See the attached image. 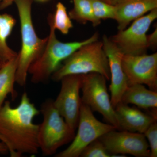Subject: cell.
<instances>
[{"label":"cell","instance_id":"cell-1","mask_svg":"<svg viewBox=\"0 0 157 157\" xmlns=\"http://www.w3.org/2000/svg\"><path fill=\"white\" fill-rule=\"evenodd\" d=\"M39 113L26 92L17 107H12L7 101L0 108V135L6 140L11 157L39 152V124L34 123L33 119Z\"/></svg>","mask_w":157,"mask_h":157},{"label":"cell","instance_id":"cell-2","mask_svg":"<svg viewBox=\"0 0 157 157\" xmlns=\"http://www.w3.org/2000/svg\"><path fill=\"white\" fill-rule=\"evenodd\" d=\"M48 23L50 31L45 48L29 68L31 81L36 84L47 81L64 60L82 45L98 40L99 37L98 33H96L83 41L62 42L57 38L56 30L49 17Z\"/></svg>","mask_w":157,"mask_h":157},{"label":"cell","instance_id":"cell-3","mask_svg":"<svg viewBox=\"0 0 157 157\" xmlns=\"http://www.w3.org/2000/svg\"><path fill=\"white\" fill-rule=\"evenodd\" d=\"M20 22L21 48L18 53L16 82L25 85L29 68L45 48L47 37L40 38L35 30L32 16V0H15Z\"/></svg>","mask_w":157,"mask_h":157},{"label":"cell","instance_id":"cell-4","mask_svg":"<svg viewBox=\"0 0 157 157\" xmlns=\"http://www.w3.org/2000/svg\"><path fill=\"white\" fill-rule=\"evenodd\" d=\"M96 73L103 75L107 80L110 78L107 55L102 41L98 40L82 45L66 59L52 75L55 81L70 75H84Z\"/></svg>","mask_w":157,"mask_h":157},{"label":"cell","instance_id":"cell-5","mask_svg":"<svg viewBox=\"0 0 157 157\" xmlns=\"http://www.w3.org/2000/svg\"><path fill=\"white\" fill-rule=\"evenodd\" d=\"M41 112L43 116L39 124L38 141L42 155L51 156L60 147L69 143L75 137L72 130L53 104V101L47 99L42 103Z\"/></svg>","mask_w":157,"mask_h":157},{"label":"cell","instance_id":"cell-6","mask_svg":"<svg viewBox=\"0 0 157 157\" xmlns=\"http://www.w3.org/2000/svg\"><path fill=\"white\" fill-rule=\"evenodd\" d=\"M106 78L96 73L82 75L81 89L82 104L92 111L101 113L108 124L118 130V123L115 109L108 94Z\"/></svg>","mask_w":157,"mask_h":157},{"label":"cell","instance_id":"cell-7","mask_svg":"<svg viewBox=\"0 0 157 157\" xmlns=\"http://www.w3.org/2000/svg\"><path fill=\"white\" fill-rule=\"evenodd\" d=\"M77 128V134L72 143L55 157H80L82 152L90 144L109 131L117 129L110 124L104 123L98 120L91 109L82 103Z\"/></svg>","mask_w":157,"mask_h":157},{"label":"cell","instance_id":"cell-8","mask_svg":"<svg viewBox=\"0 0 157 157\" xmlns=\"http://www.w3.org/2000/svg\"><path fill=\"white\" fill-rule=\"evenodd\" d=\"M157 18V8L133 21L128 28L119 31L109 38L124 55H140L148 49L147 33Z\"/></svg>","mask_w":157,"mask_h":157},{"label":"cell","instance_id":"cell-9","mask_svg":"<svg viewBox=\"0 0 157 157\" xmlns=\"http://www.w3.org/2000/svg\"><path fill=\"white\" fill-rule=\"evenodd\" d=\"M82 75H70L61 79V87L54 107L63 117L70 128L75 132L78 126L80 107V96Z\"/></svg>","mask_w":157,"mask_h":157},{"label":"cell","instance_id":"cell-10","mask_svg":"<svg viewBox=\"0 0 157 157\" xmlns=\"http://www.w3.org/2000/svg\"><path fill=\"white\" fill-rule=\"evenodd\" d=\"M99 139L111 157L129 154L137 157H150L149 146L143 134L115 129Z\"/></svg>","mask_w":157,"mask_h":157},{"label":"cell","instance_id":"cell-11","mask_svg":"<svg viewBox=\"0 0 157 157\" xmlns=\"http://www.w3.org/2000/svg\"><path fill=\"white\" fill-rule=\"evenodd\" d=\"M122 67L128 85H146L157 92V53L140 55H124Z\"/></svg>","mask_w":157,"mask_h":157},{"label":"cell","instance_id":"cell-12","mask_svg":"<svg viewBox=\"0 0 157 157\" xmlns=\"http://www.w3.org/2000/svg\"><path fill=\"white\" fill-rule=\"evenodd\" d=\"M102 42L109 62L111 79L109 87L110 99L115 108L121 102L123 94L128 86V79L122 67L124 54L106 35L103 36Z\"/></svg>","mask_w":157,"mask_h":157},{"label":"cell","instance_id":"cell-13","mask_svg":"<svg viewBox=\"0 0 157 157\" xmlns=\"http://www.w3.org/2000/svg\"><path fill=\"white\" fill-rule=\"evenodd\" d=\"M115 111L118 123V130L144 134L157 118L144 113L137 108L130 107L121 102L116 105Z\"/></svg>","mask_w":157,"mask_h":157},{"label":"cell","instance_id":"cell-14","mask_svg":"<svg viewBox=\"0 0 157 157\" xmlns=\"http://www.w3.org/2000/svg\"><path fill=\"white\" fill-rule=\"evenodd\" d=\"M115 6L116 18L119 31L129 24L157 8V0H122Z\"/></svg>","mask_w":157,"mask_h":157},{"label":"cell","instance_id":"cell-15","mask_svg":"<svg viewBox=\"0 0 157 157\" xmlns=\"http://www.w3.org/2000/svg\"><path fill=\"white\" fill-rule=\"evenodd\" d=\"M121 102L136 105L157 118V92L147 88L143 84L128 85Z\"/></svg>","mask_w":157,"mask_h":157},{"label":"cell","instance_id":"cell-16","mask_svg":"<svg viewBox=\"0 0 157 157\" xmlns=\"http://www.w3.org/2000/svg\"><path fill=\"white\" fill-rule=\"evenodd\" d=\"M17 63V56L5 63L0 68V108L8 95H11L14 99L17 96L14 85L16 82Z\"/></svg>","mask_w":157,"mask_h":157},{"label":"cell","instance_id":"cell-17","mask_svg":"<svg viewBox=\"0 0 157 157\" xmlns=\"http://www.w3.org/2000/svg\"><path fill=\"white\" fill-rule=\"evenodd\" d=\"M15 23L16 20L12 15L0 14V63L3 64L18 55L7 43V39L12 33Z\"/></svg>","mask_w":157,"mask_h":157},{"label":"cell","instance_id":"cell-18","mask_svg":"<svg viewBox=\"0 0 157 157\" xmlns=\"http://www.w3.org/2000/svg\"><path fill=\"white\" fill-rule=\"evenodd\" d=\"M73 1L74 6L69 13L71 19L82 24L90 22L94 26H97L101 24V21L97 19L94 15L90 0Z\"/></svg>","mask_w":157,"mask_h":157},{"label":"cell","instance_id":"cell-19","mask_svg":"<svg viewBox=\"0 0 157 157\" xmlns=\"http://www.w3.org/2000/svg\"><path fill=\"white\" fill-rule=\"evenodd\" d=\"M49 17L55 29L59 31L63 35L69 33L70 30L73 28V23L66 7L61 2L56 4L54 14H50Z\"/></svg>","mask_w":157,"mask_h":157},{"label":"cell","instance_id":"cell-20","mask_svg":"<svg viewBox=\"0 0 157 157\" xmlns=\"http://www.w3.org/2000/svg\"><path fill=\"white\" fill-rule=\"evenodd\" d=\"M94 15L99 20L116 18L115 6L109 5L101 0H90Z\"/></svg>","mask_w":157,"mask_h":157},{"label":"cell","instance_id":"cell-21","mask_svg":"<svg viewBox=\"0 0 157 157\" xmlns=\"http://www.w3.org/2000/svg\"><path fill=\"white\" fill-rule=\"evenodd\" d=\"M81 157H109L108 152L103 143L98 139L90 144L82 152Z\"/></svg>","mask_w":157,"mask_h":157},{"label":"cell","instance_id":"cell-22","mask_svg":"<svg viewBox=\"0 0 157 157\" xmlns=\"http://www.w3.org/2000/svg\"><path fill=\"white\" fill-rule=\"evenodd\" d=\"M148 140L150 150V157H157V121L150 125L144 134Z\"/></svg>","mask_w":157,"mask_h":157},{"label":"cell","instance_id":"cell-23","mask_svg":"<svg viewBox=\"0 0 157 157\" xmlns=\"http://www.w3.org/2000/svg\"><path fill=\"white\" fill-rule=\"evenodd\" d=\"M147 45L148 48L155 49L157 46V29L152 33L147 36Z\"/></svg>","mask_w":157,"mask_h":157},{"label":"cell","instance_id":"cell-24","mask_svg":"<svg viewBox=\"0 0 157 157\" xmlns=\"http://www.w3.org/2000/svg\"><path fill=\"white\" fill-rule=\"evenodd\" d=\"M15 0H0V10L8 8L12 5Z\"/></svg>","mask_w":157,"mask_h":157},{"label":"cell","instance_id":"cell-25","mask_svg":"<svg viewBox=\"0 0 157 157\" xmlns=\"http://www.w3.org/2000/svg\"><path fill=\"white\" fill-rule=\"evenodd\" d=\"M9 152L8 147L4 142H0V153L5 154Z\"/></svg>","mask_w":157,"mask_h":157},{"label":"cell","instance_id":"cell-26","mask_svg":"<svg viewBox=\"0 0 157 157\" xmlns=\"http://www.w3.org/2000/svg\"><path fill=\"white\" fill-rule=\"evenodd\" d=\"M101 1L109 4V5L115 6L122 0H101Z\"/></svg>","mask_w":157,"mask_h":157},{"label":"cell","instance_id":"cell-27","mask_svg":"<svg viewBox=\"0 0 157 157\" xmlns=\"http://www.w3.org/2000/svg\"><path fill=\"white\" fill-rule=\"evenodd\" d=\"M0 140H1V141L4 142V143L6 144V146H7V142H6V140H5V138H4V137H3L1 135H0Z\"/></svg>","mask_w":157,"mask_h":157},{"label":"cell","instance_id":"cell-28","mask_svg":"<svg viewBox=\"0 0 157 157\" xmlns=\"http://www.w3.org/2000/svg\"><path fill=\"white\" fill-rule=\"evenodd\" d=\"M36 1H38V2H46V1H48V0H36Z\"/></svg>","mask_w":157,"mask_h":157},{"label":"cell","instance_id":"cell-29","mask_svg":"<svg viewBox=\"0 0 157 157\" xmlns=\"http://www.w3.org/2000/svg\"><path fill=\"white\" fill-rule=\"evenodd\" d=\"M3 65V64H2V63H0V68H1V67H2V66Z\"/></svg>","mask_w":157,"mask_h":157}]
</instances>
